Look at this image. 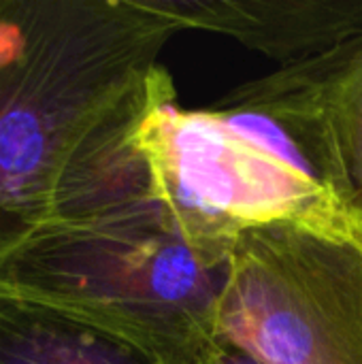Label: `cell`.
I'll return each instance as SVG.
<instances>
[{
    "mask_svg": "<svg viewBox=\"0 0 362 364\" xmlns=\"http://www.w3.org/2000/svg\"><path fill=\"white\" fill-rule=\"evenodd\" d=\"M350 45L181 109L169 77L132 139L147 188L201 252L230 258L241 232L275 222L362 239L344 130Z\"/></svg>",
    "mask_w": 362,
    "mask_h": 364,
    "instance_id": "1",
    "label": "cell"
},
{
    "mask_svg": "<svg viewBox=\"0 0 362 364\" xmlns=\"http://www.w3.org/2000/svg\"><path fill=\"white\" fill-rule=\"evenodd\" d=\"M177 32L147 0H0V260L49 222L79 147Z\"/></svg>",
    "mask_w": 362,
    "mask_h": 364,
    "instance_id": "2",
    "label": "cell"
},
{
    "mask_svg": "<svg viewBox=\"0 0 362 364\" xmlns=\"http://www.w3.org/2000/svg\"><path fill=\"white\" fill-rule=\"evenodd\" d=\"M228 264L194 247L147 190L43 226L0 260V286L96 322L156 364H194L211 341Z\"/></svg>",
    "mask_w": 362,
    "mask_h": 364,
    "instance_id": "3",
    "label": "cell"
},
{
    "mask_svg": "<svg viewBox=\"0 0 362 364\" xmlns=\"http://www.w3.org/2000/svg\"><path fill=\"white\" fill-rule=\"evenodd\" d=\"M211 337L260 364H362V239L286 222L241 232Z\"/></svg>",
    "mask_w": 362,
    "mask_h": 364,
    "instance_id": "4",
    "label": "cell"
},
{
    "mask_svg": "<svg viewBox=\"0 0 362 364\" xmlns=\"http://www.w3.org/2000/svg\"><path fill=\"white\" fill-rule=\"evenodd\" d=\"M179 30H207L280 66L320 58L362 34V0H147Z\"/></svg>",
    "mask_w": 362,
    "mask_h": 364,
    "instance_id": "5",
    "label": "cell"
},
{
    "mask_svg": "<svg viewBox=\"0 0 362 364\" xmlns=\"http://www.w3.org/2000/svg\"><path fill=\"white\" fill-rule=\"evenodd\" d=\"M0 364H156L96 322L0 286Z\"/></svg>",
    "mask_w": 362,
    "mask_h": 364,
    "instance_id": "6",
    "label": "cell"
},
{
    "mask_svg": "<svg viewBox=\"0 0 362 364\" xmlns=\"http://www.w3.org/2000/svg\"><path fill=\"white\" fill-rule=\"evenodd\" d=\"M341 113H344V130L350 149L352 175L362 203V73L352 81V85H348Z\"/></svg>",
    "mask_w": 362,
    "mask_h": 364,
    "instance_id": "7",
    "label": "cell"
}]
</instances>
